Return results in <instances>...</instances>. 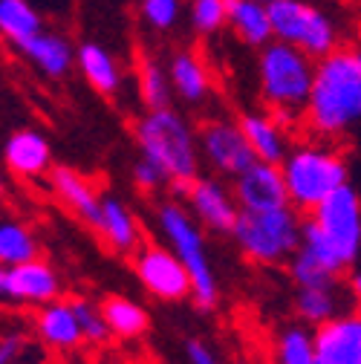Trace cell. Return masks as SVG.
Wrapping results in <instances>:
<instances>
[{
	"mask_svg": "<svg viewBox=\"0 0 361 364\" xmlns=\"http://www.w3.org/2000/svg\"><path fill=\"white\" fill-rule=\"evenodd\" d=\"M9 194V182H6V173H4V165H0V200H6Z\"/></svg>",
	"mask_w": 361,
	"mask_h": 364,
	"instance_id": "cell-38",
	"label": "cell"
},
{
	"mask_svg": "<svg viewBox=\"0 0 361 364\" xmlns=\"http://www.w3.org/2000/svg\"><path fill=\"white\" fill-rule=\"evenodd\" d=\"M191 26L200 35H214L229 26V0H191Z\"/></svg>",
	"mask_w": 361,
	"mask_h": 364,
	"instance_id": "cell-32",
	"label": "cell"
},
{
	"mask_svg": "<svg viewBox=\"0 0 361 364\" xmlns=\"http://www.w3.org/2000/svg\"><path fill=\"white\" fill-rule=\"evenodd\" d=\"M183 353H185V361L188 364H222V358L217 355V350H211L203 338H185Z\"/></svg>",
	"mask_w": 361,
	"mask_h": 364,
	"instance_id": "cell-36",
	"label": "cell"
},
{
	"mask_svg": "<svg viewBox=\"0 0 361 364\" xmlns=\"http://www.w3.org/2000/svg\"><path fill=\"white\" fill-rule=\"evenodd\" d=\"M130 182H133V188H136L142 197H156V194H162L165 188H171L168 176H165L153 162H148L145 156H139L136 162H133V168H130Z\"/></svg>",
	"mask_w": 361,
	"mask_h": 364,
	"instance_id": "cell-34",
	"label": "cell"
},
{
	"mask_svg": "<svg viewBox=\"0 0 361 364\" xmlns=\"http://www.w3.org/2000/svg\"><path fill=\"white\" fill-rule=\"evenodd\" d=\"M301 249L324 263L338 278L361 257V194L352 186L338 188L303 217Z\"/></svg>",
	"mask_w": 361,
	"mask_h": 364,
	"instance_id": "cell-3",
	"label": "cell"
},
{
	"mask_svg": "<svg viewBox=\"0 0 361 364\" xmlns=\"http://www.w3.org/2000/svg\"><path fill=\"white\" fill-rule=\"evenodd\" d=\"M315 364H361V312L347 309L312 330Z\"/></svg>",
	"mask_w": 361,
	"mask_h": 364,
	"instance_id": "cell-16",
	"label": "cell"
},
{
	"mask_svg": "<svg viewBox=\"0 0 361 364\" xmlns=\"http://www.w3.org/2000/svg\"><path fill=\"white\" fill-rule=\"evenodd\" d=\"M47 186H50V194L53 200L75 220H81L87 229H93L96 220H99V211H102V191L93 179L87 173H81L78 168H70V165H55L47 176Z\"/></svg>",
	"mask_w": 361,
	"mask_h": 364,
	"instance_id": "cell-13",
	"label": "cell"
},
{
	"mask_svg": "<svg viewBox=\"0 0 361 364\" xmlns=\"http://www.w3.org/2000/svg\"><path fill=\"white\" fill-rule=\"evenodd\" d=\"M257 4H266V6H272V4H275V0H257Z\"/></svg>",
	"mask_w": 361,
	"mask_h": 364,
	"instance_id": "cell-40",
	"label": "cell"
},
{
	"mask_svg": "<svg viewBox=\"0 0 361 364\" xmlns=\"http://www.w3.org/2000/svg\"><path fill=\"white\" fill-rule=\"evenodd\" d=\"M61 295H64V284L58 269L43 257L12 266L4 275V301L9 304L47 306L53 301H61Z\"/></svg>",
	"mask_w": 361,
	"mask_h": 364,
	"instance_id": "cell-12",
	"label": "cell"
},
{
	"mask_svg": "<svg viewBox=\"0 0 361 364\" xmlns=\"http://www.w3.org/2000/svg\"><path fill=\"white\" fill-rule=\"evenodd\" d=\"M41 257V240L23 220H0V266L12 269Z\"/></svg>",
	"mask_w": 361,
	"mask_h": 364,
	"instance_id": "cell-26",
	"label": "cell"
},
{
	"mask_svg": "<svg viewBox=\"0 0 361 364\" xmlns=\"http://www.w3.org/2000/svg\"><path fill=\"white\" fill-rule=\"evenodd\" d=\"M26 347H29L26 333H21L15 327L4 330V333H0V364H21Z\"/></svg>",
	"mask_w": 361,
	"mask_h": 364,
	"instance_id": "cell-35",
	"label": "cell"
},
{
	"mask_svg": "<svg viewBox=\"0 0 361 364\" xmlns=\"http://www.w3.org/2000/svg\"><path fill=\"white\" fill-rule=\"evenodd\" d=\"M229 26L237 41L254 50H263L266 43L275 41L269 6L257 4V0H229Z\"/></svg>",
	"mask_w": 361,
	"mask_h": 364,
	"instance_id": "cell-25",
	"label": "cell"
},
{
	"mask_svg": "<svg viewBox=\"0 0 361 364\" xmlns=\"http://www.w3.org/2000/svg\"><path fill=\"white\" fill-rule=\"evenodd\" d=\"M347 289H350V295H352V306L361 312V269H355L352 275H350Z\"/></svg>",
	"mask_w": 361,
	"mask_h": 364,
	"instance_id": "cell-37",
	"label": "cell"
},
{
	"mask_svg": "<svg viewBox=\"0 0 361 364\" xmlns=\"http://www.w3.org/2000/svg\"><path fill=\"white\" fill-rule=\"evenodd\" d=\"M183 203L194 214V220L205 232L232 237L235 223L240 217V205L235 200V191L220 176H200L194 186L183 194Z\"/></svg>",
	"mask_w": 361,
	"mask_h": 364,
	"instance_id": "cell-11",
	"label": "cell"
},
{
	"mask_svg": "<svg viewBox=\"0 0 361 364\" xmlns=\"http://www.w3.org/2000/svg\"><path fill=\"white\" fill-rule=\"evenodd\" d=\"M286 272L295 284V289H306V287H333V284H341V278L335 272H330L324 263H318L309 252L298 249L292 255V260L286 263Z\"/></svg>",
	"mask_w": 361,
	"mask_h": 364,
	"instance_id": "cell-30",
	"label": "cell"
},
{
	"mask_svg": "<svg viewBox=\"0 0 361 364\" xmlns=\"http://www.w3.org/2000/svg\"><path fill=\"white\" fill-rule=\"evenodd\" d=\"M315 61L284 41L266 43L257 50V93L284 127L303 124V113L312 93Z\"/></svg>",
	"mask_w": 361,
	"mask_h": 364,
	"instance_id": "cell-4",
	"label": "cell"
},
{
	"mask_svg": "<svg viewBox=\"0 0 361 364\" xmlns=\"http://www.w3.org/2000/svg\"><path fill=\"white\" fill-rule=\"evenodd\" d=\"M197 139H200V156L203 162L214 171V176L235 179L240 176L254 159L246 136L237 122L232 119H208L197 127Z\"/></svg>",
	"mask_w": 361,
	"mask_h": 364,
	"instance_id": "cell-10",
	"label": "cell"
},
{
	"mask_svg": "<svg viewBox=\"0 0 361 364\" xmlns=\"http://www.w3.org/2000/svg\"><path fill=\"white\" fill-rule=\"evenodd\" d=\"M133 142L139 148V156L153 162L168 176L171 191L179 200H183V194L203 176L197 130L173 107L145 110L133 122Z\"/></svg>",
	"mask_w": 361,
	"mask_h": 364,
	"instance_id": "cell-2",
	"label": "cell"
},
{
	"mask_svg": "<svg viewBox=\"0 0 361 364\" xmlns=\"http://www.w3.org/2000/svg\"><path fill=\"white\" fill-rule=\"evenodd\" d=\"M361 124V47H338L315 61L312 93L303 113V130L315 139L335 142Z\"/></svg>",
	"mask_w": 361,
	"mask_h": 364,
	"instance_id": "cell-1",
	"label": "cell"
},
{
	"mask_svg": "<svg viewBox=\"0 0 361 364\" xmlns=\"http://www.w3.org/2000/svg\"><path fill=\"white\" fill-rule=\"evenodd\" d=\"M93 232L113 255H122V257H133L145 246V232H142L139 217L133 214V208L124 200L113 194L102 197V211H99Z\"/></svg>",
	"mask_w": 361,
	"mask_h": 364,
	"instance_id": "cell-17",
	"label": "cell"
},
{
	"mask_svg": "<svg viewBox=\"0 0 361 364\" xmlns=\"http://www.w3.org/2000/svg\"><path fill=\"white\" fill-rule=\"evenodd\" d=\"M156 225L165 237V246L188 269L194 287V306L203 312H214L220 306V278L208 257L203 225L194 220L188 205L173 194L156 205Z\"/></svg>",
	"mask_w": 361,
	"mask_h": 364,
	"instance_id": "cell-6",
	"label": "cell"
},
{
	"mask_svg": "<svg viewBox=\"0 0 361 364\" xmlns=\"http://www.w3.org/2000/svg\"><path fill=\"white\" fill-rule=\"evenodd\" d=\"M284 186L289 205L303 217L312 214L327 197L350 186V162L347 154L327 139H303L289 148L281 162Z\"/></svg>",
	"mask_w": 361,
	"mask_h": 364,
	"instance_id": "cell-5",
	"label": "cell"
},
{
	"mask_svg": "<svg viewBox=\"0 0 361 364\" xmlns=\"http://www.w3.org/2000/svg\"><path fill=\"white\" fill-rule=\"evenodd\" d=\"M41 75L47 78H64L75 67V47L58 32H38L32 41H26L18 50Z\"/></svg>",
	"mask_w": 361,
	"mask_h": 364,
	"instance_id": "cell-21",
	"label": "cell"
},
{
	"mask_svg": "<svg viewBox=\"0 0 361 364\" xmlns=\"http://www.w3.org/2000/svg\"><path fill=\"white\" fill-rule=\"evenodd\" d=\"M232 191L240 211H272L289 205L281 165L272 162H252L240 176L232 179Z\"/></svg>",
	"mask_w": 361,
	"mask_h": 364,
	"instance_id": "cell-15",
	"label": "cell"
},
{
	"mask_svg": "<svg viewBox=\"0 0 361 364\" xmlns=\"http://www.w3.org/2000/svg\"><path fill=\"white\" fill-rule=\"evenodd\" d=\"M275 364H315V341L306 324H286L278 330Z\"/></svg>",
	"mask_w": 361,
	"mask_h": 364,
	"instance_id": "cell-29",
	"label": "cell"
},
{
	"mask_svg": "<svg viewBox=\"0 0 361 364\" xmlns=\"http://www.w3.org/2000/svg\"><path fill=\"white\" fill-rule=\"evenodd\" d=\"M130 260H133V275H136L139 287L151 298H156L162 304H183V301L194 298L188 269L168 246L145 243Z\"/></svg>",
	"mask_w": 361,
	"mask_h": 364,
	"instance_id": "cell-9",
	"label": "cell"
},
{
	"mask_svg": "<svg viewBox=\"0 0 361 364\" xmlns=\"http://www.w3.org/2000/svg\"><path fill=\"white\" fill-rule=\"evenodd\" d=\"M142 21L156 29V32H168L176 26L179 15H183V0H142L139 4Z\"/></svg>",
	"mask_w": 361,
	"mask_h": 364,
	"instance_id": "cell-33",
	"label": "cell"
},
{
	"mask_svg": "<svg viewBox=\"0 0 361 364\" xmlns=\"http://www.w3.org/2000/svg\"><path fill=\"white\" fill-rule=\"evenodd\" d=\"M4 168L23 182H35L50 176L55 168L53 162V145L38 127H18L6 136L4 142Z\"/></svg>",
	"mask_w": 361,
	"mask_h": 364,
	"instance_id": "cell-14",
	"label": "cell"
},
{
	"mask_svg": "<svg viewBox=\"0 0 361 364\" xmlns=\"http://www.w3.org/2000/svg\"><path fill=\"white\" fill-rule=\"evenodd\" d=\"M168 75H171V87L173 96L183 99L185 105L197 107L203 105L211 93H214V78L211 70L205 64V58L194 50H179L171 55L168 61Z\"/></svg>",
	"mask_w": 361,
	"mask_h": 364,
	"instance_id": "cell-20",
	"label": "cell"
},
{
	"mask_svg": "<svg viewBox=\"0 0 361 364\" xmlns=\"http://www.w3.org/2000/svg\"><path fill=\"white\" fill-rule=\"evenodd\" d=\"M99 306H102V315H104V321H107L110 336L119 338V341H136V338H142L151 330L148 309L139 301L127 298V295L113 292V295L102 298Z\"/></svg>",
	"mask_w": 361,
	"mask_h": 364,
	"instance_id": "cell-24",
	"label": "cell"
},
{
	"mask_svg": "<svg viewBox=\"0 0 361 364\" xmlns=\"http://www.w3.org/2000/svg\"><path fill=\"white\" fill-rule=\"evenodd\" d=\"M4 275H6V269L0 266V301H4Z\"/></svg>",
	"mask_w": 361,
	"mask_h": 364,
	"instance_id": "cell-39",
	"label": "cell"
},
{
	"mask_svg": "<svg viewBox=\"0 0 361 364\" xmlns=\"http://www.w3.org/2000/svg\"><path fill=\"white\" fill-rule=\"evenodd\" d=\"M246 142L254 154V159L260 162H272V165H281L284 156L289 154L292 148V139H289V127H284L269 110H246L240 113L237 119Z\"/></svg>",
	"mask_w": 361,
	"mask_h": 364,
	"instance_id": "cell-18",
	"label": "cell"
},
{
	"mask_svg": "<svg viewBox=\"0 0 361 364\" xmlns=\"http://www.w3.org/2000/svg\"><path fill=\"white\" fill-rule=\"evenodd\" d=\"M75 67L84 81L96 90L99 96H116L122 90V67L113 53L96 41H84L75 50Z\"/></svg>",
	"mask_w": 361,
	"mask_h": 364,
	"instance_id": "cell-23",
	"label": "cell"
},
{
	"mask_svg": "<svg viewBox=\"0 0 361 364\" xmlns=\"http://www.w3.org/2000/svg\"><path fill=\"white\" fill-rule=\"evenodd\" d=\"M38 32H43V23L29 0H0V38L21 50Z\"/></svg>",
	"mask_w": 361,
	"mask_h": 364,
	"instance_id": "cell-27",
	"label": "cell"
},
{
	"mask_svg": "<svg viewBox=\"0 0 361 364\" xmlns=\"http://www.w3.org/2000/svg\"><path fill=\"white\" fill-rule=\"evenodd\" d=\"M269 18L275 41L289 43L312 61H321L338 50V29L333 18L306 0H275L269 6Z\"/></svg>",
	"mask_w": 361,
	"mask_h": 364,
	"instance_id": "cell-8",
	"label": "cell"
},
{
	"mask_svg": "<svg viewBox=\"0 0 361 364\" xmlns=\"http://www.w3.org/2000/svg\"><path fill=\"white\" fill-rule=\"evenodd\" d=\"M303 214L292 205L272 211H240L232 240L254 266H286L301 249Z\"/></svg>",
	"mask_w": 361,
	"mask_h": 364,
	"instance_id": "cell-7",
	"label": "cell"
},
{
	"mask_svg": "<svg viewBox=\"0 0 361 364\" xmlns=\"http://www.w3.org/2000/svg\"><path fill=\"white\" fill-rule=\"evenodd\" d=\"M32 327H35L38 341L47 350H53V353H72V350H78L84 344L72 301H64V298L53 301L47 306H38Z\"/></svg>",
	"mask_w": 361,
	"mask_h": 364,
	"instance_id": "cell-19",
	"label": "cell"
},
{
	"mask_svg": "<svg viewBox=\"0 0 361 364\" xmlns=\"http://www.w3.org/2000/svg\"><path fill=\"white\" fill-rule=\"evenodd\" d=\"M347 292H344L341 284L295 289L292 306H295L298 321L306 324V327H321V324L333 321V318H338L341 312H347L352 306V295H347Z\"/></svg>",
	"mask_w": 361,
	"mask_h": 364,
	"instance_id": "cell-22",
	"label": "cell"
},
{
	"mask_svg": "<svg viewBox=\"0 0 361 364\" xmlns=\"http://www.w3.org/2000/svg\"><path fill=\"white\" fill-rule=\"evenodd\" d=\"M72 309H75V318H78L84 344H90V347H104V344L113 338L110 330H107V321H104L99 304H93L90 298H72Z\"/></svg>",
	"mask_w": 361,
	"mask_h": 364,
	"instance_id": "cell-31",
	"label": "cell"
},
{
	"mask_svg": "<svg viewBox=\"0 0 361 364\" xmlns=\"http://www.w3.org/2000/svg\"><path fill=\"white\" fill-rule=\"evenodd\" d=\"M136 87H139V99H142L145 110L171 107V99H173L171 75H168V67H162L153 55H142L139 58V64H136Z\"/></svg>",
	"mask_w": 361,
	"mask_h": 364,
	"instance_id": "cell-28",
	"label": "cell"
}]
</instances>
